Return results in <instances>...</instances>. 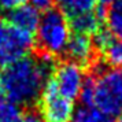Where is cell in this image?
Listing matches in <instances>:
<instances>
[{
	"instance_id": "cell-2",
	"label": "cell",
	"mask_w": 122,
	"mask_h": 122,
	"mask_svg": "<svg viewBox=\"0 0 122 122\" xmlns=\"http://www.w3.org/2000/svg\"><path fill=\"white\" fill-rule=\"evenodd\" d=\"M84 106L93 107L108 119L122 117V71L117 67L99 69L85 78L80 93Z\"/></svg>"
},
{
	"instance_id": "cell-13",
	"label": "cell",
	"mask_w": 122,
	"mask_h": 122,
	"mask_svg": "<svg viewBox=\"0 0 122 122\" xmlns=\"http://www.w3.org/2000/svg\"><path fill=\"white\" fill-rule=\"evenodd\" d=\"M0 122H23V112L19 106L11 102H0Z\"/></svg>"
},
{
	"instance_id": "cell-14",
	"label": "cell",
	"mask_w": 122,
	"mask_h": 122,
	"mask_svg": "<svg viewBox=\"0 0 122 122\" xmlns=\"http://www.w3.org/2000/svg\"><path fill=\"white\" fill-rule=\"evenodd\" d=\"M107 63H110L112 67H118L122 65V39L115 37L110 43V45L103 51Z\"/></svg>"
},
{
	"instance_id": "cell-20",
	"label": "cell",
	"mask_w": 122,
	"mask_h": 122,
	"mask_svg": "<svg viewBox=\"0 0 122 122\" xmlns=\"http://www.w3.org/2000/svg\"><path fill=\"white\" fill-rule=\"evenodd\" d=\"M100 1V4L102 6H106V4H111L112 1H115V0H99Z\"/></svg>"
},
{
	"instance_id": "cell-6",
	"label": "cell",
	"mask_w": 122,
	"mask_h": 122,
	"mask_svg": "<svg viewBox=\"0 0 122 122\" xmlns=\"http://www.w3.org/2000/svg\"><path fill=\"white\" fill-rule=\"evenodd\" d=\"M33 33L12 28L10 25L6 39L0 44V65L4 67L10 66L14 62L28 56L30 50L33 48Z\"/></svg>"
},
{
	"instance_id": "cell-15",
	"label": "cell",
	"mask_w": 122,
	"mask_h": 122,
	"mask_svg": "<svg viewBox=\"0 0 122 122\" xmlns=\"http://www.w3.org/2000/svg\"><path fill=\"white\" fill-rule=\"evenodd\" d=\"M114 39H115V36L111 33L108 29H102L100 28L99 30L93 34V40H92V43H93L95 48H97L100 52H103V51L110 45V43Z\"/></svg>"
},
{
	"instance_id": "cell-3",
	"label": "cell",
	"mask_w": 122,
	"mask_h": 122,
	"mask_svg": "<svg viewBox=\"0 0 122 122\" xmlns=\"http://www.w3.org/2000/svg\"><path fill=\"white\" fill-rule=\"evenodd\" d=\"M37 44L44 55L56 56L66 50L70 39V25L67 17L56 8H51L40 18L37 26Z\"/></svg>"
},
{
	"instance_id": "cell-11",
	"label": "cell",
	"mask_w": 122,
	"mask_h": 122,
	"mask_svg": "<svg viewBox=\"0 0 122 122\" xmlns=\"http://www.w3.org/2000/svg\"><path fill=\"white\" fill-rule=\"evenodd\" d=\"M106 21L111 33L122 39V0H115L110 4L106 11Z\"/></svg>"
},
{
	"instance_id": "cell-12",
	"label": "cell",
	"mask_w": 122,
	"mask_h": 122,
	"mask_svg": "<svg viewBox=\"0 0 122 122\" xmlns=\"http://www.w3.org/2000/svg\"><path fill=\"white\" fill-rule=\"evenodd\" d=\"M70 122H111V121L93 107L82 106V107H80L74 111Z\"/></svg>"
},
{
	"instance_id": "cell-21",
	"label": "cell",
	"mask_w": 122,
	"mask_h": 122,
	"mask_svg": "<svg viewBox=\"0 0 122 122\" xmlns=\"http://www.w3.org/2000/svg\"><path fill=\"white\" fill-rule=\"evenodd\" d=\"M112 122H122V117H121V118H117L115 121H112Z\"/></svg>"
},
{
	"instance_id": "cell-5",
	"label": "cell",
	"mask_w": 122,
	"mask_h": 122,
	"mask_svg": "<svg viewBox=\"0 0 122 122\" xmlns=\"http://www.w3.org/2000/svg\"><path fill=\"white\" fill-rule=\"evenodd\" d=\"M51 80L54 81L58 92L62 96L74 102L77 97H80L81 89L85 82V73L82 66L67 61L56 66L54 77Z\"/></svg>"
},
{
	"instance_id": "cell-16",
	"label": "cell",
	"mask_w": 122,
	"mask_h": 122,
	"mask_svg": "<svg viewBox=\"0 0 122 122\" xmlns=\"http://www.w3.org/2000/svg\"><path fill=\"white\" fill-rule=\"evenodd\" d=\"M28 0H0V10L1 11L10 12L12 10H15L18 7L26 4Z\"/></svg>"
},
{
	"instance_id": "cell-4",
	"label": "cell",
	"mask_w": 122,
	"mask_h": 122,
	"mask_svg": "<svg viewBox=\"0 0 122 122\" xmlns=\"http://www.w3.org/2000/svg\"><path fill=\"white\" fill-rule=\"evenodd\" d=\"M40 115L45 122H70L74 114V102L62 96L52 80L45 82L40 95Z\"/></svg>"
},
{
	"instance_id": "cell-18",
	"label": "cell",
	"mask_w": 122,
	"mask_h": 122,
	"mask_svg": "<svg viewBox=\"0 0 122 122\" xmlns=\"http://www.w3.org/2000/svg\"><path fill=\"white\" fill-rule=\"evenodd\" d=\"M8 29H10V26L7 25V22L3 19V18L0 17V44L4 41L7 33H8Z\"/></svg>"
},
{
	"instance_id": "cell-10",
	"label": "cell",
	"mask_w": 122,
	"mask_h": 122,
	"mask_svg": "<svg viewBox=\"0 0 122 122\" xmlns=\"http://www.w3.org/2000/svg\"><path fill=\"white\" fill-rule=\"evenodd\" d=\"M54 1H56L61 11L66 17L71 18L81 12L92 11L97 0H54Z\"/></svg>"
},
{
	"instance_id": "cell-7",
	"label": "cell",
	"mask_w": 122,
	"mask_h": 122,
	"mask_svg": "<svg viewBox=\"0 0 122 122\" xmlns=\"http://www.w3.org/2000/svg\"><path fill=\"white\" fill-rule=\"evenodd\" d=\"M93 43L89 36L86 34L74 33L70 34V39L67 41L65 52L70 58V61L77 63L80 66H84L92 61L93 58Z\"/></svg>"
},
{
	"instance_id": "cell-9",
	"label": "cell",
	"mask_w": 122,
	"mask_h": 122,
	"mask_svg": "<svg viewBox=\"0 0 122 122\" xmlns=\"http://www.w3.org/2000/svg\"><path fill=\"white\" fill-rule=\"evenodd\" d=\"M40 18H41L40 12L30 4H23L10 11L8 14V21L12 28L21 29L29 33H33L37 30Z\"/></svg>"
},
{
	"instance_id": "cell-17",
	"label": "cell",
	"mask_w": 122,
	"mask_h": 122,
	"mask_svg": "<svg viewBox=\"0 0 122 122\" xmlns=\"http://www.w3.org/2000/svg\"><path fill=\"white\" fill-rule=\"evenodd\" d=\"M29 1H30V6L34 7L39 12L48 11L54 6V0H29Z\"/></svg>"
},
{
	"instance_id": "cell-8",
	"label": "cell",
	"mask_w": 122,
	"mask_h": 122,
	"mask_svg": "<svg viewBox=\"0 0 122 122\" xmlns=\"http://www.w3.org/2000/svg\"><path fill=\"white\" fill-rule=\"evenodd\" d=\"M106 19V6H99L96 10L81 12L70 18V28L74 33L80 34H95L102 26V21Z\"/></svg>"
},
{
	"instance_id": "cell-1",
	"label": "cell",
	"mask_w": 122,
	"mask_h": 122,
	"mask_svg": "<svg viewBox=\"0 0 122 122\" xmlns=\"http://www.w3.org/2000/svg\"><path fill=\"white\" fill-rule=\"evenodd\" d=\"M54 67L52 56H25L6 66L1 74L6 97L17 106H30L37 102L45 82L51 78Z\"/></svg>"
},
{
	"instance_id": "cell-19",
	"label": "cell",
	"mask_w": 122,
	"mask_h": 122,
	"mask_svg": "<svg viewBox=\"0 0 122 122\" xmlns=\"http://www.w3.org/2000/svg\"><path fill=\"white\" fill-rule=\"evenodd\" d=\"M6 97V91H4V84H3V78L0 74V102Z\"/></svg>"
}]
</instances>
